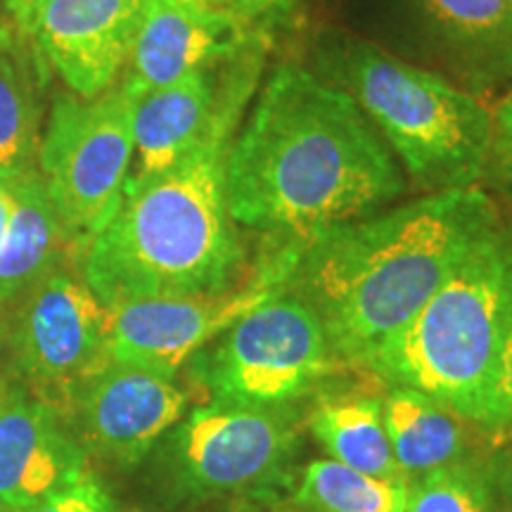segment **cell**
Wrapping results in <instances>:
<instances>
[{
  "label": "cell",
  "instance_id": "cell-25",
  "mask_svg": "<svg viewBox=\"0 0 512 512\" xmlns=\"http://www.w3.org/2000/svg\"><path fill=\"white\" fill-rule=\"evenodd\" d=\"M247 29L266 36L271 29L287 27L297 12L299 0H211Z\"/></svg>",
  "mask_w": 512,
  "mask_h": 512
},
{
  "label": "cell",
  "instance_id": "cell-13",
  "mask_svg": "<svg viewBox=\"0 0 512 512\" xmlns=\"http://www.w3.org/2000/svg\"><path fill=\"white\" fill-rule=\"evenodd\" d=\"M143 0H41L29 34L79 98L110 91L131 55Z\"/></svg>",
  "mask_w": 512,
  "mask_h": 512
},
{
  "label": "cell",
  "instance_id": "cell-5",
  "mask_svg": "<svg viewBox=\"0 0 512 512\" xmlns=\"http://www.w3.org/2000/svg\"><path fill=\"white\" fill-rule=\"evenodd\" d=\"M339 81L420 185L472 188L494 143V114L458 83L354 41L337 55Z\"/></svg>",
  "mask_w": 512,
  "mask_h": 512
},
{
  "label": "cell",
  "instance_id": "cell-16",
  "mask_svg": "<svg viewBox=\"0 0 512 512\" xmlns=\"http://www.w3.org/2000/svg\"><path fill=\"white\" fill-rule=\"evenodd\" d=\"M0 185L10 197V221L0 242V302H10L53 273L76 242L34 166L0 176Z\"/></svg>",
  "mask_w": 512,
  "mask_h": 512
},
{
  "label": "cell",
  "instance_id": "cell-1",
  "mask_svg": "<svg viewBox=\"0 0 512 512\" xmlns=\"http://www.w3.org/2000/svg\"><path fill=\"white\" fill-rule=\"evenodd\" d=\"M403 188L354 95L290 62L268 76L226 159L233 221L299 245L363 219Z\"/></svg>",
  "mask_w": 512,
  "mask_h": 512
},
{
  "label": "cell",
  "instance_id": "cell-29",
  "mask_svg": "<svg viewBox=\"0 0 512 512\" xmlns=\"http://www.w3.org/2000/svg\"><path fill=\"white\" fill-rule=\"evenodd\" d=\"M8 221H10V197H8V192L3 190V185H0V242H3V238H5Z\"/></svg>",
  "mask_w": 512,
  "mask_h": 512
},
{
  "label": "cell",
  "instance_id": "cell-11",
  "mask_svg": "<svg viewBox=\"0 0 512 512\" xmlns=\"http://www.w3.org/2000/svg\"><path fill=\"white\" fill-rule=\"evenodd\" d=\"M259 36L211 0H143L121 88L136 100L240 57Z\"/></svg>",
  "mask_w": 512,
  "mask_h": 512
},
{
  "label": "cell",
  "instance_id": "cell-26",
  "mask_svg": "<svg viewBox=\"0 0 512 512\" xmlns=\"http://www.w3.org/2000/svg\"><path fill=\"white\" fill-rule=\"evenodd\" d=\"M491 150L501 159L505 174L512 181V91L494 114V143Z\"/></svg>",
  "mask_w": 512,
  "mask_h": 512
},
{
  "label": "cell",
  "instance_id": "cell-10",
  "mask_svg": "<svg viewBox=\"0 0 512 512\" xmlns=\"http://www.w3.org/2000/svg\"><path fill=\"white\" fill-rule=\"evenodd\" d=\"M294 437L283 408L209 403L178 427L171 456L185 489L235 494L273 477L290 458Z\"/></svg>",
  "mask_w": 512,
  "mask_h": 512
},
{
  "label": "cell",
  "instance_id": "cell-23",
  "mask_svg": "<svg viewBox=\"0 0 512 512\" xmlns=\"http://www.w3.org/2000/svg\"><path fill=\"white\" fill-rule=\"evenodd\" d=\"M5 512H114V501L107 486L88 472L79 482L64 486L41 501Z\"/></svg>",
  "mask_w": 512,
  "mask_h": 512
},
{
  "label": "cell",
  "instance_id": "cell-24",
  "mask_svg": "<svg viewBox=\"0 0 512 512\" xmlns=\"http://www.w3.org/2000/svg\"><path fill=\"white\" fill-rule=\"evenodd\" d=\"M482 430L503 432L512 430V313L505 330L501 354H498L494 384H491L489 401L482 420Z\"/></svg>",
  "mask_w": 512,
  "mask_h": 512
},
{
  "label": "cell",
  "instance_id": "cell-7",
  "mask_svg": "<svg viewBox=\"0 0 512 512\" xmlns=\"http://www.w3.org/2000/svg\"><path fill=\"white\" fill-rule=\"evenodd\" d=\"M133 157V98L110 88L98 98L64 95L38 145L41 178L79 247L117 211Z\"/></svg>",
  "mask_w": 512,
  "mask_h": 512
},
{
  "label": "cell",
  "instance_id": "cell-17",
  "mask_svg": "<svg viewBox=\"0 0 512 512\" xmlns=\"http://www.w3.org/2000/svg\"><path fill=\"white\" fill-rule=\"evenodd\" d=\"M216 95L209 74L195 72L133 100L136 178L162 174L188 155L214 117Z\"/></svg>",
  "mask_w": 512,
  "mask_h": 512
},
{
  "label": "cell",
  "instance_id": "cell-20",
  "mask_svg": "<svg viewBox=\"0 0 512 512\" xmlns=\"http://www.w3.org/2000/svg\"><path fill=\"white\" fill-rule=\"evenodd\" d=\"M38 145L34 74L15 29L0 17V176L31 169Z\"/></svg>",
  "mask_w": 512,
  "mask_h": 512
},
{
  "label": "cell",
  "instance_id": "cell-4",
  "mask_svg": "<svg viewBox=\"0 0 512 512\" xmlns=\"http://www.w3.org/2000/svg\"><path fill=\"white\" fill-rule=\"evenodd\" d=\"M512 313V228L501 221L361 366L482 425Z\"/></svg>",
  "mask_w": 512,
  "mask_h": 512
},
{
  "label": "cell",
  "instance_id": "cell-27",
  "mask_svg": "<svg viewBox=\"0 0 512 512\" xmlns=\"http://www.w3.org/2000/svg\"><path fill=\"white\" fill-rule=\"evenodd\" d=\"M38 5H41V0H5V8L10 10L12 22L27 34L31 31V24H34Z\"/></svg>",
  "mask_w": 512,
  "mask_h": 512
},
{
  "label": "cell",
  "instance_id": "cell-22",
  "mask_svg": "<svg viewBox=\"0 0 512 512\" xmlns=\"http://www.w3.org/2000/svg\"><path fill=\"white\" fill-rule=\"evenodd\" d=\"M403 512H494L489 482L467 463L434 470L413 479Z\"/></svg>",
  "mask_w": 512,
  "mask_h": 512
},
{
  "label": "cell",
  "instance_id": "cell-8",
  "mask_svg": "<svg viewBox=\"0 0 512 512\" xmlns=\"http://www.w3.org/2000/svg\"><path fill=\"white\" fill-rule=\"evenodd\" d=\"M107 306L74 273L55 268L31 287L17 318L15 366L31 396L72 415L76 394L107 366Z\"/></svg>",
  "mask_w": 512,
  "mask_h": 512
},
{
  "label": "cell",
  "instance_id": "cell-2",
  "mask_svg": "<svg viewBox=\"0 0 512 512\" xmlns=\"http://www.w3.org/2000/svg\"><path fill=\"white\" fill-rule=\"evenodd\" d=\"M264 48L240 55L207 131L181 162L126 181L107 226L81 247V278L105 306L230 290L242 252L226 197L233 133L259 81Z\"/></svg>",
  "mask_w": 512,
  "mask_h": 512
},
{
  "label": "cell",
  "instance_id": "cell-12",
  "mask_svg": "<svg viewBox=\"0 0 512 512\" xmlns=\"http://www.w3.org/2000/svg\"><path fill=\"white\" fill-rule=\"evenodd\" d=\"M185 406L174 377L107 363L79 389L69 418L88 451L133 465L183 418Z\"/></svg>",
  "mask_w": 512,
  "mask_h": 512
},
{
  "label": "cell",
  "instance_id": "cell-28",
  "mask_svg": "<svg viewBox=\"0 0 512 512\" xmlns=\"http://www.w3.org/2000/svg\"><path fill=\"white\" fill-rule=\"evenodd\" d=\"M494 482H496L498 491H501V496L505 498V501L512 503V456L505 458L503 463L496 467Z\"/></svg>",
  "mask_w": 512,
  "mask_h": 512
},
{
  "label": "cell",
  "instance_id": "cell-30",
  "mask_svg": "<svg viewBox=\"0 0 512 512\" xmlns=\"http://www.w3.org/2000/svg\"><path fill=\"white\" fill-rule=\"evenodd\" d=\"M0 344H3V328H0Z\"/></svg>",
  "mask_w": 512,
  "mask_h": 512
},
{
  "label": "cell",
  "instance_id": "cell-9",
  "mask_svg": "<svg viewBox=\"0 0 512 512\" xmlns=\"http://www.w3.org/2000/svg\"><path fill=\"white\" fill-rule=\"evenodd\" d=\"M304 247V245H302ZM302 247H292L271 261L247 290L192 297L131 299L107 306V361L174 377L211 339L221 337L235 320L283 292Z\"/></svg>",
  "mask_w": 512,
  "mask_h": 512
},
{
  "label": "cell",
  "instance_id": "cell-3",
  "mask_svg": "<svg viewBox=\"0 0 512 512\" xmlns=\"http://www.w3.org/2000/svg\"><path fill=\"white\" fill-rule=\"evenodd\" d=\"M498 223L482 190H437L316 235L287 283L318 316L337 361L363 363Z\"/></svg>",
  "mask_w": 512,
  "mask_h": 512
},
{
  "label": "cell",
  "instance_id": "cell-21",
  "mask_svg": "<svg viewBox=\"0 0 512 512\" xmlns=\"http://www.w3.org/2000/svg\"><path fill=\"white\" fill-rule=\"evenodd\" d=\"M408 494L406 479L373 477L328 458L306 467L297 498L316 512H403Z\"/></svg>",
  "mask_w": 512,
  "mask_h": 512
},
{
  "label": "cell",
  "instance_id": "cell-14",
  "mask_svg": "<svg viewBox=\"0 0 512 512\" xmlns=\"http://www.w3.org/2000/svg\"><path fill=\"white\" fill-rule=\"evenodd\" d=\"M88 475L83 446L24 384L0 382V508L15 510Z\"/></svg>",
  "mask_w": 512,
  "mask_h": 512
},
{
  "label": "cell",
  "instance_id": "cell-6",
  "mask_svg": "<svg viewBox=\"0 0 512 512\" xmlns=\"http://www.w3.org/2000/svg\"><path fill=\"white\" fill-rule=\"evenodd\" d=\"M337 356L323 325L297 294H275L223 332L200 361L214 403L283 408L325 380Z\"/></svg>",
  "mask_w": 512,
  "mask_h": 512
},
{
  "label": "cell",
  "instance_id": "cell-15",
  "mask_svg": "<svg viewBox=\"0 0 512 512\" xmlns=\"http://www.w3.org/2000/svg\"><path fill=\"white\" fill-rule=\"evenodd\" d=\"M422 41L470 93L512 83V0H408Z\"/></svg>",
  "mask_w": 512,
  "mask_h": 512
},
{
  "label": "cell",
  "instance_id": "cell-18",
  "mask_svg": "<svg viewBox=\"0 0 512 512\" xmlns=\"http://www.w3.org/2000/svg\"><path fill=\"white\" fill-rule=\"evenodd\" d=\"M384 425L396 465L406 479L463 465L467 437L458 415L430 396L394 387L382 401Z\"/></svg>",
  "mask_w": 512,
  "mask_h": 512
},
{
  "label": "cell",
  "instance_id": "cell-19",
  "mask_svg": "<svg viewBox=\"0 0 512 512\" xmlns=\"http://www.w3.org/2000/svg\"><path fill=\"white\" fill-rule=\"evenodd\" d=\"M311 432L332 460L351 470L382 479H406L389 444L382 401L358 396L320 403L311 413Z\"/></svg>",
  "mask_w": 512,
  "mask_h": 512
}]
</instances>
